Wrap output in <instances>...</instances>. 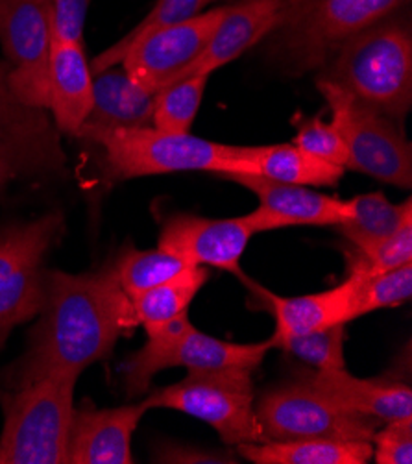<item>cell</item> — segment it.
<instances>
[{"instance_id":"d6a6232c","label":"cell","mask_w":412,"mask_h":464,"mask_svg":"<svg viewBox=\"0 0 412 464\" xmlns=\"http://www.w3.org/2000/svg\"><path fill=\"white\" fill-rule=\"evenodd\" d=\"M378 464H410L412 462V419L387 422L383 431L372 437Z\"/></svg>"},{"instance_id":"4fadbf2b","label":"cell","mask_w":412,"mask_h":464,"mask_svg":"<svg viewBox=\"0 0 412 464\" xmlns=\"http://www.w3.org/2000/svg\"><path fill=\"white\" fill-rule=\"evenodd\" d=\"M225 14V6L202 12L193 19L156 30L137 39L120 58V67L143 89L156 92L186 78L206 53Z\"/></svg>"},{"instance_id":"30bf717a","label":"cell","mask_w":412,"mask_h":464,"mask_svg":"<svg viewBox=\"0 0 412 464\" xmlns=\"http://www.w3.org/2000/svg\"><path fill=\"white\" fill-rule=\"evenodd\" d=\"M255 412L266 440H372L378 430L376 419L339 407L298 376L264 392Z\"/></svg>"},{"instance_id":"7a4b0ae2","label":"cell","mask_w":412,"mask_h":464,"mask_svg":"<svg viewBox=\"0 0 412 464\" xmlns=\"http://www.w3.org/2000/svg\"><path fill=\"white\" fill-rule=\"evenodd\" d=\"M320 74L387 117L401 122L412 106V35L383 19L362 30L330 58Z\"/></svg>"},{"instance_id":"4316f807","label":"cell","mask_w":412,"mask_h":464,"mask_svg":"<svg viewBox=\"0 0 412 464\" xmlns=\"http://www.w3.org/2000/svg\"><path fill=\"white\" fill-rule=\"evenodd\" d=\"M209 3L211 0H158L154 8L145 15V19L139 24H135L124 37H120L113 46H110V49H106L102 54H99L89 63L91 72L99 74L110 67L119 65L122 54L137 39H141L156 30L168 28L177 23L193 19L195 15L202 14V10Z\"/></svg>"},{"instance_id":"5bb4252c","label":"cell","mask_w":412,"mask_h":464,"mask_svg":"<svg viewBox=\"0 0 412 464\" xmlns=\"http://www.w3.org/2000/svg\"><path fill=\"white\" fill-rule=\"evenodd\" d=\"M222 179L235 181L259 198V208L244 215L254 234L289 226H339L350 220V200L307 189L305 185L272 181L254 174L224 172Z\"/></svg>"},{"instance_id":"ac0fdd59","label":"cell","mask_w":412,"mask_h":464,"mask_svg":"<svg viewBox=\"0 0 412 464\" xmlns=\"http://www.w3.org/2000/svg\"><path fill=\"white\" fill-rule=\"evenodd\" d=\"M154 92L133 82L122 67L93 74V106L78 137L95 141L115 130L154 126Z\"/></svg>"},{"instance_id":"4dcf8cb0","label":"cell","mask_w":412,"mask_h":464,"mask_svg":"<svg viewBox=\"0 0 412 464\" xmlns=\"http://www.w3.org/2000/svg\"><path fill=\"white\" fill-rule=\"evenodd\" d=\"M344 343L346 324H337L331 328L291 337L280 348L294 353L302 361L312 364L316 370H344Z\"/></svg>"},{"instance_id":"e0dca14e","label":"cell","mask_w":412,"mask_h":464,"mask_svg":"<svg viewBox=\"0 0 412 464\" xmlns=\"http://www.w3.org/2000/svg\"><path fill=\"white\" fill-rule=\"evenodd\" d=\"M305 0H239L227 5L206 53L187 76L213 74L232 63L268 34L276 32Z\"/></svg>"},{"instance_id":"d4e9b609","label":"cell","mask_w":412,"mask_h":464,"mask_svg":"<svg viewBox=\"0 0 412 464\" xmlns=\"http://www.w3.org/2000/svg\"><path fill=\"white\" fill-rule=\"evenodd\" d=\"M350 220L337 227L355 250H369L385 241L412 217L410 198L403 204H392L383 193L359 195L350 200Z\"/></svg>"},{"instance_id":"5b68a950","label":"cell","mask_w":412,"mask_h":464,"mask_svg":"<svg viewBox=\"0 0 412 464\" xmlns=\"http://www.w3.org/2000/svg\"><path fill=\"white\" fill-rule=\"evenodd\" d=\"M405 0H305L276 30L273 53L294 72L322 69L340 46Z\"/></svg>"},{"instance_id":"e575fe53","label":"cell","mask_w":412,"mask_h":464,"mask_svg":"<svg viewBox=\"0 0 412 464\" xmlns=\"http://www.w3.org/2000/svg\"><path fill=\"white\" fill-rule=\"evenodd\" d=\"M156 462H235L230 457H222L216 453H207V451H200L195 448H186V446H174V444H167L161 446L159 451L156 453Z\"/></svg>"},{"instance_id":"8992f818","label":"cell","mask_w":412,"mask_h":464,"mask_svg":"<svg viewBox=\"0 0 412 464\" xmlns=\"http://www.w3.org/2000/svg\"><path fill=\"white\" fill-rule=\"evenodd\" d=\"M316 87L331 110V124L346 143L350 154L346 169L408 189L412 185V147L399 122L328 78L320 76Z\"/></svg>"},{"instance_id":"ffe728a7","label":"cell","mask_w":412,"mask_h":464,"mask_svg":"<svg viewBox=\"0 0 412 464\" xmlns=\"http://www.w3.org/2000/svg\"><path fill=\"white\" fill-rule=\"evenodd\" d=\"M248 284L254 285L252 282ZM254 287L259 291V296L270 305L273 318H276V332H273L272 339H268L272 348H280L291 337L351 322L353 277L350 276L346 282L330 291L291 298L272 295L257 285Z\"/></svg>"},{"instance_id":"ba28073f","label":"cell","mask_w":412,"mask_h":464,"mask_svg":"<svg viewBox=\"0 0 412 464\" xmlns=\"http://www.w3.org/2000/svg\"><path fill=\"white\" fill-rule=\"evenodd\" d=\"M147 344L129 355L122 364L126 391L129 396L143 394L161 370L183 366L191 370L250 368L255 370L272 348L268 341L254 344H235L198 332L187 313L147 334Z\"/></svg>"},{"instance_id":"2e32d148","label":"cell","mask_w":412,"mask_h":464,"mask_svg":"<svg viewBox=\"0 0 412 464\" xmlns=\"http://www.w3.org/2000/svg\"><path fill=\"white\" fill-rule=\"evenodd\" d=\"M147 411V401L115 409L74 407L67 464H131V435Z\"/></svg>"},{"instance_id":"7c38bea8","label":"cell","mask_w":412,"mask_h":464,"mask_svg":"<svg viewBox=\"0 0 412 464\" xmlns=\"http://www.w3.org/2000/svg\"><path fill=\"white\" fill-rule=\"evenodd\" d=\"M54 0H0V43L15 95L49 110Z\"/></svg>"},{"instance_id":"603a6c76","label":"cell","mask_w":412,"mask_h":464,"mask_svg":"<svg viewBox=\"0 0 412 464\" xmlns=\"http://www.w3.org/2000/svg\"><path fill=\"white\" fill-rule=\"evenodd\" d=\"M237 450L254 464H366L374 455L372 440L346 439L263 440Z\"/></svg>"},{"instance_id":"6da1fadb","label":"cell","mask_w":412,"mask_h":464,"mask_svg":"<svg viewBox=\"0 0 412 464\" xmlns=\"http://www.w3.org/2000/svg\"><path fill=\"white\" fill-rule=\"evenodd\" d=\"M39 322L26 353L10 370L14 389L51 374H76L141 326L113 266L99 272H47Z\"/></svg>"},{"instance_id":"f1b7e54d","label":"cell","mask_w":412,"mask_h":464,"mask_svg":"<svg viewBox=\"0 0 412 464\" xmlns=\"http://www.w3.org/2000/svg\"><path fill=\"white\" fill-rule=\"evenodd\" d=\"M187 266L186 261L159 246L156 250H128L115 263L119 282L129 298L165 284Z\"/></svg>"},{"instance_id":"7402d4cb","label":"cell","mask_w":412,"mask_h":464,"mask_svg":"<svg viewBox=\"0 0 412 464\" xmlns=\"http://www.w3.org/2000/svg\"><path fill=\"white\" fill-rule=\"evenodd\" d=\"M344 167L318 160L296 145H270L237 147L235 169L232 172L254 174L272 181L305 185V188L307 185L333 188L344 176Z\"/></svg>"},{"instance_id":"3957f363","label":"cell","mask_w":412,"mask_h":464,"mask_svg":"<svg viewBox=\"0 0 412 464\" xmlns=\"http://www.w3.org/2000/svg\"><path fill=\"white\" fill-rule=\"evenodd\" d=\"M78 378L51 374L5 396L0 464H67Z\"/></svg>"},{"instance_id":"9a60e30c","label":"cell","mask_w":412,"mask_h":464,"mask_svg":"<svg viewBox=\"0 0 412 464\" xmlns=\"http://www.w3.org/2000/svg\"><path fill=\"white\" fill-rule=\"evenodd\" d=\"M252 236L244 217L206 218L176 213L163 220L158 246L189 266H215L243 277L241 257Z\"/></svg>"},{"instance_id":"8fae6325","label":"cell","mask_w":412,"mask_h":464,"mask_svg":"<svg viewBox=\"0 0 412 464\" xmlns=\"http://www.w3.org/2000/svg\"><path fill=\"white\" fill-rule=\"evenodd\" d=\"M60 130L47 108L23 102L10 85V67L0 63V189L17 179L62 170Z\"/></svg>"},{"instance_id":"d6986e66","label":"cell","mask_w":412,"mask_h":464,"mask_svg":"<svg viewBox=\"0 0 412 464\" xmlns=\"http://www.w3.org/2000/svg\"><path fill=\"white\" fill-rule=\"evenodd\" d=\"M339 407L376 420L412 419V391L401 383L359 380L344 370H302L298 374Z\"/></svg>"},{"instance_id":"83f0119b","label":"cell","mask_w":412,"mask_h":464,"mask_svg":"<svg viewBox=\"0 0 412 464\" xmlns=\"http://www.w3.org/2000/svg\"><path fill=\"white\" fill-rule=\"evenodd\" d=\"M350 277H353L351 320L385 307L401 305L412 296V263L370 276L350 274Z\"/></svg>"},{"instance_id":"484cf974","label":"cell","mask_w":412,"mask_h":464,"mask_svg":"<svg viewBox=\"0 0 412 464\" xmlns=\"http://www.w3.org/2000/svg\"><path fill=\"white\" fill-rule=\"evenodd\" d=\"M209 76H186L158 91L154 99V128L168 133H191Z\"/></svg>"},{"instance_id":"cb8c5ba5","label":"cell","mask_w":412,"mask_h":464,"mask_svg":"<svg viewBox=\"0 0 412 464\" xmlns=\"http://www.w3.org/2000/svg\"><path fill=\"white\" fill-rule=\"evenodd\" d=\"M209 277L207 266H187L161 285L131 296L137 316L147 334H152L174 318L186 314L195 296Z\"/></svg>"},{"instance_id":"836d02e7","label":"cell","mask_w":412,"mask_h":464,"mask_svg":"<svg viewBox=\"0 0 412 464\" xmlns=\"http://www.w3.org/2000/svg\"><path fill=\"white\" fill-rule=\"evenodd\" d=\"M91 0H54L53 41L83 43V26Z\"/></svg>"},{"instance_id":"277c9868","label":"cell","mask_w":412,"mask_h":464,"mask_svg":"<svg viewBox=\"0 0 412 464\" xmlns=\"http://www.w3.org/2000/svg\"><path fill=\"white\" fill-rule=\"evenodd\" d=\"M254 370H191L186 380L159 389L145 401L149 409H174L209 424L230 446L263 442L264 433L254 405Z\"/></svg>"},{"instance_id":"44dd1931","label":"cell","mask_w":412,"mask_h":464,"mask_svg":"<svg viewBox=\"0 0 412 464\" xmlns=\"http://www.w3.org/2000/svg\"><path fill=\"white\" fill-rule=\"evenodd\" d=\"M93 106V72L83 43L51 44L49 110L60 131L78 135Z\"/></svg>"},{"instance_id":"9c48e42d","label":"cell","mask_w":412,"mask_h":464,"mask_svg":"<svg viewBox=\"0 0 412 464\" xmlns=\"http://www.w3.org/2000/svg\"><path fill=\"white\" fill-rule=\"evenodd\" d=\"M63 229L60 213L0 229V346L35 316L44 296V259Z\"/></svg>"},{"instance_id":"f546056e","label":"cell","mask_w":412,"mask_h":464,"mask_svg":"<svg viewBox=\"0 0 412 464\" xmlns=\"http://www.w3.org/2000/svg\"><path fill=\"white\" fill-rule=\"evenodd\" d=\"M412 263V217L407 218L390 237L369 250H350V274L370 276Z\"/></svg>"},{"instance_id":"1f68e13d","label":"cell","mask_w":412,"mask_h":464,"mask_svg":"<svg viewBox=\"0 0 412 464\" xmlns=\"http://www.w3.org/2000/svg\"><path fill=\"white\" fill-rule=\"evenodd\" d=\"M294 145L318 160L344 169L348 167L350 154L346 143L331 122H324L322 119H309L302 122L294 137Z\"/></svg>"},{"instance_id":"52a82bcc","label":"cell","mask_w":412,"mask_h":464,"mask_svg":"<svg viewBox=\"0 0 412 464\" xmlns=\"http://www.w3.org/2000/svg\"><path fill=\"white\" fill-rule=\"evenodd\" d=\"M113 179H131L186 170L213 174L235 169V149L191 133H168L154 126L115 130L97 137Z\"/></svg>"}]
</instances>
